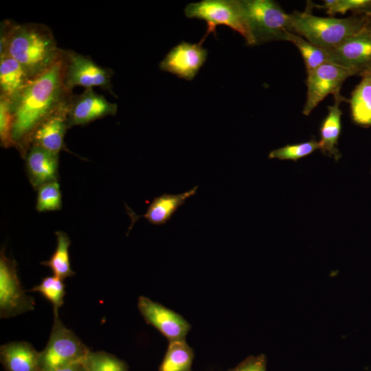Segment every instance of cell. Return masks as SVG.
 I'll list each match as a JSON object with an SVG mask.
<instances>
[{
    "instance_id": "cell-26",
    "label": "cell",
    "mask_w": 371,
    "mask_h": 371,
    "mask_svg": "<svg viewBox=\"0 0 371 371\" xmlns=\"http://www.w3.org/2000/svg\"><path fill=\"white\" fill-rule=\"evenodd\" d=\"M31 291L40 293L50 302L54 306V311H58L64 304L65 284L63 280L55 276L43 278L41 282L34 286Z\"/></svg>"
},
{
    "instance_id": "cell-6",
    "label": "cell",
    "mask_w": 371,
    "mask_h": 371,
    "mask_svg": "<svg viewBox=\"0 0 371 371\" xmlns=\"http://www.w3.org/2000/svg\"><path fill=\"white\" fill-rule=\"evenodd\" d=\"M188 18L207 23V34L214 33L218 25H226L240 34L247 41V30L240 0H203L189 3L184 10Z\"/></svg>"
},
{
    "instance_id": "cell-23",
    "label": "cell",
    "mask_w": 371,
    "mask_h": 371,
    "mask_svg": "<svg viewBox=\"0 0 371 371\" xmlns=\"http://www.w3.org/2000/svg\"><path fill=\"white\" fill-rule=\"evenodd\" d=\"M57 246L50 259L42 265L51 269L54 275L61 280L74 275L69 262V247L70 240L68 236L63 232H56Z\"/></svg>"
},
{
    "instance_id": "cell-3",
    "label": "cell",
    "mask_w": 371,
    "mask_h": 371,
    "mask_svg": "<svg viewBox=\"0 0 371 371\" xmlns=\"http://www.w3.org/2000/svg\"><path fill=\"white\" fill-rule=\"evenodd\" d=\"M308 5L304 12L289 14L292 31L325 50L334 49L365 27L364 15L343 19L317 16L311 12V3Z\"/></svg>"
},
{
    "instance_id": "cell-16",
    "label": "cell",
    "mask_w": 371,
    "mask_h": 371,
    "mask_svg": "<svg viewBox=\"0 0 371 371\" xmlns=\"http://www.w3.org/2000/svg\"><path fill=\"white\" fill-rule=\"evenodd\" d=\"M27 168L34 186L54 181L56 179L58 155L33 145L27 157Z\"/></svg>"
},
{
    "instance_id": "cell-19",
    "label": "cell",
    "mask_w": 371,
    "mask_h": 371,
    "mask_svg": "<svg viewBox=\"0 0 371 371\" xmlns=\"http://www.w3.org/2000/svg\"><path fill=\"white\" fill-rule=\"evenodd\" d=\"M334 95L335 102L333 105L328 106V112L322 122L319 141L320 150L323 153H326L333 155L337 159L340 155L337 148V141L341 133V116L342 112L340 104L347 100L343 97L340 91L337 92Z\"/></svg>"
},
{
    "instance_id": "cell-25",
    "label": "cell",
    "mask_w": 371,
    "mask_h": 371,
    "mask_svg": "<svg viewBox=\"0 0 371 371\" xmlns=\"http://www.w3.org/2000/svg\"><path fill=\"white\" fill-rule=\"evenodd\" d=\"M315 6L324 9L330 15L347 12L355 15L371 14V0H325L323 5Z\"/></svg>"
},
{
    "instance_id": "cell-11",
    "label": "cell",
    "mask_w": 371,
    "mask_h": 371,
    "mask_svg": "<svg viewBox=\"0 0 371 371\" xmlns=\"http://www.w3.org/2000/svg\"><path fill=\"white\" fill-rule=\"evenodd\" d=\"M207 50L199 43L181 42L172 47L159 63L161 70L192 80L207 60Z\"/></svg>"
},
{
    "instance_id": "cell-17",
    "label": "cell",
    "mask_w": 371,
    "mask_h": 371,
    "mask_svg": "<svg viewBox=\"0 0 371 371\" xmlns=\"http://www.w3.org/2000/svg\"><path fill=\"white\" fill-rule=\"evenodd\" d=\"M198 186L177 194L164 193L155 197L149 205L146 213L142 216L150 223L155 225H165L187 199L194 196Z\"/></svg>"
},
{
    "instance_id": "cell-8",
    "label": "cell",
    "mask_w": 371,
    "mask_h": 371,
    "mask_svg": "<svg viewBox=\"0 0 371 371\" xmlns=\"http://www.w3.org/2000/svg\"><path fill=\"white\" fill-rule=\"evenodd\" d=\"M356 75L354 70L333 62L326 63L307 74L306 100L303 114L308 115L327 95L340 91L348 78Z\"/></svg>"
},
{
    "instance_id": "cell-15",
    "label": "cell",
    "mask_w": 371,
    "mask_h": 371,
    "mask_svg": "<svg viewBox=\"0 0 371 371\" xmlns=\"http://www.w3.org/2000/svg\"><path fill=\"white\" fill-rule=\"evenodd\" d=\"M39 355L25 341H14L1 346L0 359L6 371H40Z\"/></svg>"
},
{
    "instance_id": "cell-1",
    "label": "cell",
    "mask_w": 371,
    "mask_h": 371,
    "mask_svg": "<svg viewBox=\"0 0 371 371\" xmlns=\"http://www.w3.org/2000/svg\"><path fill=\"white\" fill-rule=\"evenodd\" d=\"M70 93L64 82L62 56L46 72L32 80L10 102L15 145L31 139L36 128L68 102Z\"/></svg>"
},
{
    "instance_id": "cell-20",
    "label": "cell",
    "mask_w": 371,
    "mask_h": 371,
    "mask_svg": "<svg viewBox=\"0 0 371 371\" xmlns=\"http://www.w3.org/2000/svg\"><path fill=\"white\" fill-rule=\"evenodd\" d=\"M361 80L351 93L350 100L353 121L361 126H371V71Z\"/></svg>"
},
{
    "instance_id": "cell-2",
    "label": "cell",
    "mask_w": 371,
    "mask_h": 371,
    "mask_svg": "<svg viewBox=\"0 0 371 371\" xmlns=\"http://www.w3.org/2000/svg\"><path fill=\"white\" fill-rule=\"evenodd\" d=\"M1 53L6 54L25 69L30 80L43 74L62 57L51 30L38 23L3 25Z\"/></svg>"
},
{
    "instance_id": "cell-21",
    "label": "cell",
    "mask_w": 371,
    "mask_h": 371,
    "mask_svg": "<svg viewBox=\"0 0 371 371\" xmlns=\"http://www.w3.org/2000/svg\"><path fill=\"white\" fill-rule=\"evenodd\" d=\"M193 358V351L185 340L170 341L159 371H192Z\"/></svg>"
},
{
    "instance_id": "cell-9",
    "label": "cell",
    "mask_w": 371,
    "mask_h": 371,
    "mask_svg": "<svg viewBox=\"0 0 371 371\" xmlns=\"http://www.w3.org/2000/svg\"><path fill=\"white\" fill-rule=\"evenodd\" d=\"M34 301L21 288L14 262L3 253L0 258L1 317H10L31 311Z\"/></svg>"
},
{
    "instance_id": "cell-13",
    "label": "cell",
    "mask_w": 371,
    "mask_h": 371,
    "mask_svg": "<svg viewBox=\"0 0 371 371\" xmlns=\"http://www.w3.org/2000/svg\"><path fill=\"white\" fill-rule=\"evenodd\" d=\"M138 308L145 320L169 342L185 340L190 326L181 315L143 296L139 297Z\"/></svg>"
},
{
    "instance_id": "cell-27",
    "label": "cell",
    "mask_w": 371,
    "mask_h": 371,
    "mask_svg": "<svg viewBox=\"0 0 371 371\" xmlns=\"http://www.w3.org/2000/svg\"><path fill=\"white\" fill-rule=\"evenodd\" d=\"M320 142L315 139L308 142L286 145L282 148L273 150L269 154V159H278L281 160L291 159L297 161L304 157L317 149H320Z\"/></svg>"
},
{
    "instance_id": "cell-30",
    "label": "cell",
    "mask_w": 371,
    "mask_h": 371,
    "mask_svg": "<svg viewBox=\"0 0 371 371\" xmlns=\"http://www.w3.org/2000/svg\"><path fill=\"white\" fill-rule=\"evenodd\" d=\"M229 371H267V360L264 355L251 356Z\"/></svg>"
},
{
    "instance_id": "cell-29",
    "label": "cell",
    "mask_w": 371,
    "mask_h": 371,
    "mask_svg": "<svg viewBox=\"0 0 371 371\" xmlns=\"http://www.w3.org/2000/svg\"><path fill=\"white\" fill-rule=\"evenodd\" d=\"M14 117L10 101L0 97V140L1 146H16L12 137Z\"/></svg>"
},
{
    "instance_id": "cell-22",
    "label": "cell",
    "mask_w": 371,
    "mask_h": 371,
    "mask_svg": "<svg viewBox=\"0 0 371 371\" xmlns=\"http://www.w3.org/2000/svg\"><path fill=\"white\" fill-rule=\"evenodd\" d=\"M287 41L292 43L299 49L304 59L307 74L321 65L332 62L328 51L314 45L294 32L289 34Z\"/></svg>"
},
{
    "instance_id": "cell-10",
    "label": "cell",
    "mask_w": 371,
    "mask_h": 371,
    "mask_svg": "<svg viewBox=\"0 0 371 371\" xmlns=\"http://www.w3.org/2000/svg\"><path fill=\"white\" fill-rule=\"evenodd\" d=\"M328 52L333 63L350 68L357 75L370 72L371 30L364 27Z\"/></svg>"
},
{
    "instance_id": "cell-12",
    "label": "cell",
    "mask_w": 371,
    "mask_h": 371,
    "mask_svg": "<svg viewBox=\"0 0 371 371\" xmlns=\"http://www.w3.org/2000/svg\"><path fill=\"white\" fill-rule=\"evenodd\" d=\"M117 106L93 89H86L79 95H71L67 106L68 127L86 124L106 115L116 113Z\"/></svg>"
},
{
    "instance_id": "cell-18",
    "label": "cell",
    "mask_w": 371,
    "mask_h": 371,
    "mask_svg": "<svg viewBox=\"0 0 371 371\" xmlns=\"http://www.w3.org/2000/svg\"><path fill=\"white\" fill-rule=\"evenodd\" d=\"M30 81L19 62L6 54H0L1 98L11 102Z\"/></svg>"
},
{
    "instance_id": "cell-7",
    "label": "cell",
    "mask_w": 371,
    "mask_h": 371,
    "mask_svg": "<svg viewBox=\"0 0 371 371\" xmlns=\"http://www.w3.org/2000/svg\"><path fill=\"white\" fill-rule=\"evenodd\" d=\"M62 56L64 82L69 91L71 92L76 86L85 89L98 87L113 94L111 69L102 67L90 58L75 52L63 50Z\"/></svg>"
},
{
    "instance_id": "cell-28",
    "label": "cell",
    "mask_w": 371,
    "mask_h": 371,
    "mask_svg": "<svg viewBox=\"0 0 371 371\" xmlns=\"http://www.w3.org/2000/svg\"><path fill=\"white\" fill-rule=\"evenodd\" d=\"M61 204V193L57 181L48 182L39 187L36 206L38 211L58 210Z\"/></svg>"
},
{
    "instance_id": "cell-4",
    "label": "cell",
    "mask_w": 371,
    "mask_h": 371,
    "mask_svg": "<svg viewBox=\"0 0 371 371\" xmlns=\"http://www.w3.org/2000/svg\"><path fill=\"white\" fill-rule=\"evenodd\" d=\"M248 32L247 44L251 46L265 43L288 41L293 32L290 14L272 0H240Z\"/></svg>"
},
{
    "instance_id": "cell-31",
    "label": "cell",
    "mask_w": 371,
    "mask_h": 371,
    "mask_svg": "<svg viewBox=\"0 0 371 371\" xmlns=\"http://www.w3.org/2000/svg\"><path fill=\"white\" fill-rule=\"evenodd\" d=\"M52 371H86L83 361L62 367Z\"/></svg>"
},
{
    "instance_id": "cell-32",
    "label": "cell",
    "mask_w": 371,
    "mask_h": 371,
    "mask_svg": "<svg viewBox=\"0 0 371 371\" xmlns=\"http://www.w3.org/2000/svg\"><path fill=\"white\" fill-rule=\"evenodd\" d=\"M365 16H366L365 28L371 30V14L366 15Z\"/></svg>"
},
{
    "instance_id": "cell-24",
    "label": "cell",
    "mask_w": 371,
    "mask_h": 371,
    "mask_svg": "<svg viewBox=\"0 0 371 371\" xmlns=\"http://www.w3.org/2000/svg\"><path fill=\"white\" fill-rule=\"evenodd\" d=\"M83 364L86 371H128L126 363L104 352H89Z\"/></svg>"
},
{
    "instance_id": "cell-5",
    "label": "cell",
    "mask_w": 371,
    "mask_h": 371,
    "mask_svg": "<svg viewBox=\"0 0 371 371\" xmlns=\"http://www.w3.org/2000/svg\"><path fill=\"white\" fill-rule=\"evenodd\" d=\"M54 322L49 341L39 355V370H54L82 362L90 350L74 333L61 322L54 311Z\"/></svg>"
},
{
    "instance_id": "cell-14",
    "label": "cell",
    "mask_w": 371,
    "mask_h": 371,
    "mask_svg": "<svg viewBox=\"0 0 371 371\" xmlns=\"http://www.w3.org/2000/svg\"><path fill=\"white\" fill-rule=\"evenodd\" d=\"M67 102L36 128L31 137L34 145L56 155L63 149L65 133L68 127Z\"/></svg>"
}]
</instances>
